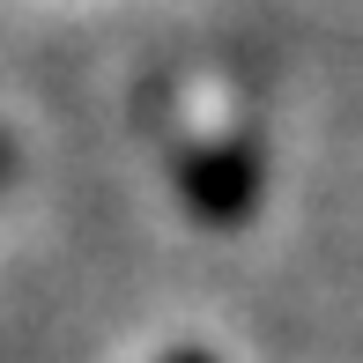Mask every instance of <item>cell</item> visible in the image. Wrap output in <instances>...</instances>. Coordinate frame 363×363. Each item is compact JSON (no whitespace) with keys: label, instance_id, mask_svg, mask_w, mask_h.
<instances>
[{"label":"cell","instance_id":"cell-1","mask_svg":"<svg viewBox=\"0 0 363 363\" xmlns=\"http://www.w3.org/2000/svg\"><path fill=\"white\" fill-rule=\"evenodd\" d=\"M186 208L201 223H245L252 216V201H259V156L245 141H216V148H201V156L186 163Z\"/></svg>","mask_w":363,"mask_h":363},{"label":"cell","instance_id":"cell-2","mask_svg":"<svg viewBox=\"0 0 363 363\" xmlns=\"http://www.w3.org/2000/svg\"><path fill=\"white\" fill-rule=\"evenodd\" d=\"M8 163H15V141L0 134V186H8Z\"/></svg>","mask_w":363,"mask_h":363},{"label":"cell","instance_id":"cell-3","mask_svg":"<svg viewBox=\"0 0 363 363\" xmlns=\"http://www.w3.org/2000/svg\"><path fill=\"white\" fill-rule=\"evenodd\" d=\"M171 363H216V356H208V349H178Z\"/></svg>","mask_w":363,"mask_h":363}]
</instances>
